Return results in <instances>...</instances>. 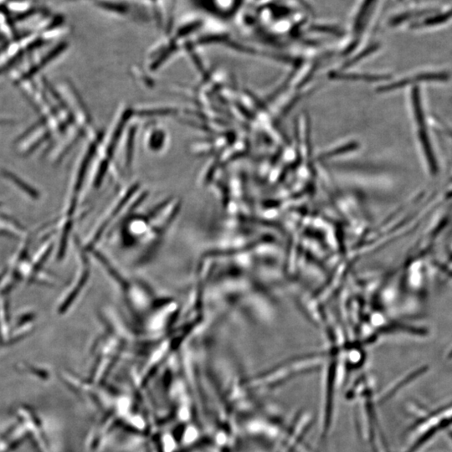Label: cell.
I'll return each instance as SVG.
<instances>
[{
  "instance_id": "cell-1",
  "label": "cell",
  "mask_w": 452,
  "mask_h": 452,
  "mask_svg": "<svg viewBox=\"0 0 452 452\" xmlns=\"http://www.w3.org/2000/svg\"><path fill=\"white\" fill-rule=\"evenodd\" d=\"M0 234L19 238L24 234V229L19 224L10 219H0Z\"/></svg>"
},
{
  "instance_id": "cell-2",
  "label": "cell",
  "mask_w": 452,
  "mask_h": 452,
  "mask_svg": "<svg viewBox=\"0 0 452 452\" xmlns=\"http://www.w3.org/2000/svg\"><path fill=\"white\" fill-rule=\"evenodd\" d=\"M452 9L447 11L444 14H440L436 16L431 17L428 19H425L423 21V24L421 26H432V25H437V24H442L444 22L452 19Z\"/></svg>"
},
{
  "instance_id": "cell-3",
  "label": "cell",
  "mask_w": 452,
  "mask_h": 452,
  "mask_svg": "<svg viewBox=\"0 0 452 452\" xmlns=\"http://www.w3.org/2000/svg\"><path fill=\"white\" fill-rule=\"evenodd\" d=\"M450 357H451V358H452V354H451V355H450Z\"/></svg>"
}]
</instances>
